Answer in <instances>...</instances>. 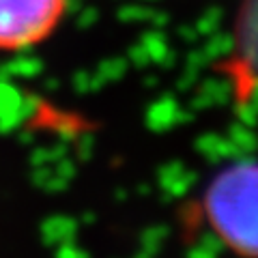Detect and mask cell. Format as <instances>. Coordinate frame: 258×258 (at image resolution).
Wrapping results in <instances>:
<instances>
[{
	"label": "cell",
	"instance_id": "2",
	"mask_svg": "<svg viewBox=\"0 0 258 258\" xmlns=\"http://www.w3.org/2000/svg\"><path fill=\"white\" fill-rule=\"evenodd\" d=\"M69 0H0V52L39 45L58 28Z\"/></svg>",
	"mask_w": 258,
	"mask_h": 258
},
{
	"label": "cell",
	"instance_id": "3",
	"mask_svg": "<svg viewBox=\"0 0 258 258\" xmlns=\"http://www.w3.org/2000/svg\"><path fill=\"white\" fill-rule=\"evenodd\" d=\"M226 71L241 97L258 86V0H241L235 50Z\"/></svg>",
	"mask_w": 258,
	"mask_h": 258
},
{
	"label": "cell",
	"instance_id": "1",
	"mask_svg": "<svg viewBox=\"0 0 258 258\" xmlns=\"http://www.w3.org/2000/svg\"><path fill=\"white\" fill-rule=\"evenodd\" d=\"M205 215L230 249L258 256V164L243 161L215 174L205 194Z\"/></svg>",
	"mask_w": 258,
	"mask_h": 258
}]
</instances>
